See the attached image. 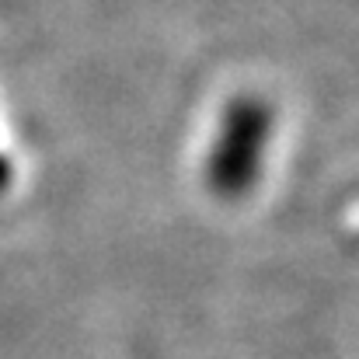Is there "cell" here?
<instances>
[{"instance_id":"2","label":"cell","mask_w":359,"mask_h":359,"mask_svg":"<svg viewBox=\"0 0 359 359\" xmlns=\"http://www.w3.org/2000/svg\"><path fill=\"white\" fill-rule=\"evenodd\" d=\"M7 175H11V171H7V161H4V157H0V189H4V185H7Z\"/></svg>"},{"instance_id":"1","label":"cell","mask_w":359,"mask_h":359,"mask_svg":"<svg viewBox=\"0 0 359 359\" xmlns=\"http://www.w3.org/2000/svg\"><path fill=\"white\" fill-rule=\"evenodd\" d=\"M269 129H272V112L265 109V102L258 98L231 102L227 119L220 126V140L206 161V182L217 196L238 199L251 189L258 164H262Z\"/></svg>"}]
</instances>
